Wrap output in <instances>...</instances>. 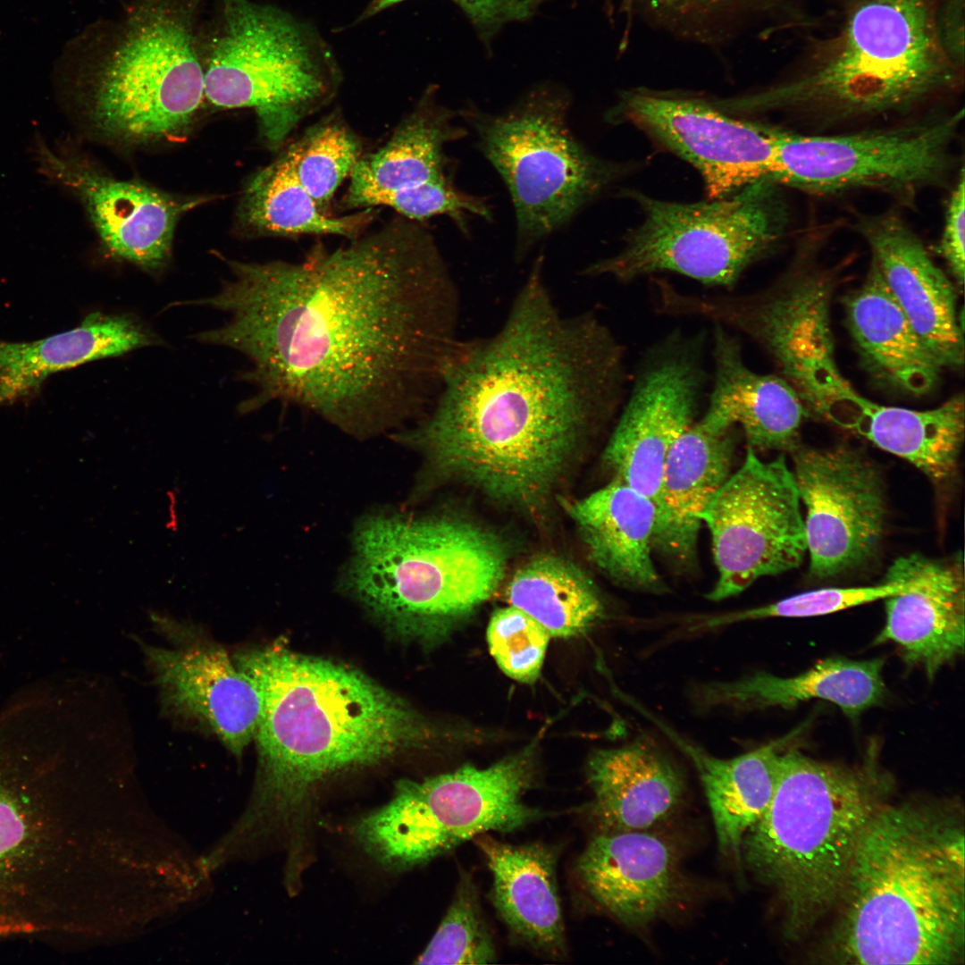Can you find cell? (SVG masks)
Instances as JSON below:
<instances>
[{
	"label": "cell",
	"mask_w": 965,
	"mask_h": 965,
	"mask_svg": "<svg viewBox=\"0 0 965 965\" xmlns=\"http://www.w3.org/2000/svg\"><path fill=\"white\" fill-rule=\"evenodd\" d=\"M350 240L299 261L230 262L218 294L185 302L230 315L194 338L248 358L255 393L240 414L278 403L367 438L431 406L459 340V294L436 241L405 217Z\"/></svg>",
	"instance_id": "6da1fadb"
},
{
	"label": "cell",
	"mask_w": 965,
	"mask_h": 965,
	"mask_svg": "<svg viewBox=\"0 0 965 965\" xmlns=\"http://www.w3.org/2000/svg\"><path fill=\"white\" fill-rule=\"evenodd\" d=\"M625 353L592 312L564 315L535 260L492 336L461 341L415 426L395 438L441 472L531 508L624 399Z\"/></svg>",
	"instance_id": "7a4b0ae2"
},
{
	"label": "cell",
	"mask_w": 965,
	"mask_h": 965,
	"mask_svg": "<svg viewBox=\"0 0 965 965\" xmlns=\"http://www.w3.org/2000/svg\"><path fill=\"white\" fill-rule=\"evenodd\" d=\"M232 659L261 698L258 776L243 829L284 833L293 847L320 785L437 738L407 701L352 667L279 643Z\"/></svg>",
	"instance_id": "3957f363"
},
{
	"label": "cell",
	"mask_w": 965,
	"mask_h": 965,
	"mask_svg": "<svg viewBox=\"0 0 965 965\" xmlns=\"http://www.w3.org/2000/svg\"><path fill=\"white\" fill-rule=\"evenodd\" d=\"M57 686L0 714V941L57 944L80 925L88 857Z\"/></svg>",
	"instance_id": "277c9868"
},
{
	"label": "cell",
	"mask_w": 965,
	"mask_h": 965,
	"mask_svg": "<svg viewBox=\"0 0 965 965\" xmlns=\"http://www.w3.org/2000/svg\"><path fill=\"white\" fill-rule=\"evenodd\" d=\"M964 883V831L956 815L884 803L855 851L832 958L844 964L959 963Z\"/></svg>",
	"instance_id": "5b68a950"
},
{
	"label": "cell",
	"mask_w": 965,
	"mask_h": 965,
	"mask_svg": "<svg viewBox=\"0 0 965 965\" xmlns=\"http://www.w3.org/2000/svg\"><path fill=\"white\" fill-rule=\"evenodd\" d=\"M885 778L871 761L846 767L797 749L780 753L774 796L747 831L742 861L775 893L785 930L797 936L841 899L855 851L884 804Z\"/></svg>",
	"instance_id": "8992f818"
},
{
	"label": "cell",
	"mask_w": 965,
	"mask_h": 965,
	"mask_svg": "<svg viewBox=\"0 0 965 965\" xmlns=\"http://www.w3.org/2000/svg\"><path fill=\"white\" fill-rule=\"evenodd\" d=\"M927 0H856L844 22L794 79L738 100L834 122L908 111L958 86Z\"/></svg>",
	"instance_id": "52a82bcc"
},
{
	"label": "cell",
	"mask_w": 965,
	"mask_h": 965,
	"mask_svg": "<svg viewBox=\"0 0 965 965\" xmlns=\"http://www.w3.org/2000/svg\"><path fill=\"white\" fill-rule=\"evenodd\" d=\"M347 584L393 633L442 640L496 591L507 562L499 537L448 517L376 515L355 533Z\"/></svg>",
	"instance_id": "ba28073f"
},
{
	"label": "cell",
	"mask_w": 965,
	"mask_h": 965,
	"mask_svg": "<svg viewBox=\"0 0 965 965\" xmlns=\"http://www.w3.org/2000/svg\"><path fill=\"white\" fill-rule=\"evenodd\" d=\"M204 0H130L80 76L91 127L128 145L179 140L205 100Z\"/></svg>",
	"instance_id": "9c48e42d"
},
{
	"label": "cell",
	"mask_w": 965,
	"mask_h": 965,
	"mask_svg": "<svg viewBox=\"0 0 965 965\" xmlns=\"http://www.w3.org/2000/svg\"><path fill=\"white\" fill-rule=\"evenodd\" d=\"M202 33L205 100L250 108L264 143L276 149L298 123L336 96L342 73L328 42L309 22L270 4L217 0Z\"/></svg>",
	"instance_id": "30bf717a"
},
{
	"label": "cell",
	"mask_w": 965,
	"mask_h": 965,
	"mask_svg": "<svg viewBox=\"0 0 965 965\" xmlns=\"http://www.w3.org/2000/svg\"><path fill=\"white\" fill-rule=\"evenodd\" d=\"M535 774L533 743L486 768L402 780L385 805L356 821L353 835L385 868H415L490 831L512 832L549 815L524 801Z\"/></svg>",
	"instance_id": "8fae6325"
},
{
	"label": "cell",
	"mask_w": 965,
	"mask_h": 965,
	"mask_svg": "<svg viewBox=\"0 0 965 965\" xmlns=\"http://www.w3.org/2000/svg\"><path fill=\"white\" fill-rule=\"evenodd\" d=\"M778 185L764 179L737 194L694 204L634 194L642 222L626 235L617 253L588 265L583 273L629 282L669 272L732 289L785 233L789 214Z\"/></svg>",
	"instance_id": "7c38bea8"
},
{
	"label": "cell",
	"mask_w": 965,
	"mask_h": 965,
	"mask_svg": "<svg viewBox=\"0 0 965 965\" xmlns=\"http://www.w3.org/2000/svg\"><path fill=\"white\" fill-rule=\"evenodd\" d=\"M569 107L563 90L540 86L499 114L459 111L508 189L516 257L567 223L614 176L573 135Z\"/></svg>",
	"instance_id": "4fadbf2b"
},
{
	"label": "cell",
	"mask_w": 965,
	"mask_h": 965,
	"mask_svg": "<svg viewBox=\"0 0 965 965\" xmlns=\"http://www.w3.org/2000/svg\"><path fill=\"white\" fill-rule=\"evenodd\" d=\"M801 251L773 285L739 295L682 292L658 281L656 307L673 316L700 317L734 329L760 345L817 415L850 382L839 371L830 325L833 279Z\"/></svg>",
	"instance_id": "5bb4252c"
},
{
	"label": "cell",
	"mask_w": 965,
	"mask_h": 965,
	"mask_svg": "<svg viewBox=\"0 0 965 965\" xmlns=\"http://www.w3.org/2000/svg\"><path fill=\"white\" fill-rule=\"evenodd\" d=\"M962 119L961 109L923 122L842 135L771 128L773 180L811 193L868 189L909 200L951 172V146Z\"/></svg>",
	"instance_id": "9a60e30c"
},
{
	"label": "cell",
	"mask_w": 965,
	"mask_h": 965,
	"mask_svg": "<svg viewBox=\"0 0 965 965\" xmlns=\"http://www.w3.org/2000/svg\"><path fill=\"white\" fill-rule=\"evenodd\" d=\"M717 578L712 601L736 596L764 576L798 567L807 551L801 500L785 456L765 461L748 447L743 462L701 516Z\"/></svg>",
	"instance_id": "2e32d148"
},
{
	"label": "cell",
	"mask_w": 965,
	"mask_h": 965,
	"mask_svg": "<svg viewBox=\"0 0 965 965\" xmlns=\"http://www.w3.org/2000/svg\"><path fill=\"white\" fill-rule=\"evenodd\" d=\"M705 338L676 331L647 349L603 450L614 478L654 504L669 450L694 422L703 395Z\"/></svg>",
	"instance_id": "e0dca14e"
},
{
	"label": "cell",
	"mask_w": 965,
	"mask_h": 965,
	"mask_svg": "<svg viewBox=\"0 0 965 965\" xmlns=\"http://www.w3.org/2000/svg\"><path fill=\"white\" fill-rule=\"evenodd\" d=\"M803 518L810 573L826 579L856 569L878 550L885 522L879 471L857 449L803 446L791 452Z\"/></svg>",
	"instance_id": "ac0fdd59"
},
{
	"label": "cell",
	"mask_w": 965,
	"mask_h": 965,
	"mask_svg": "<svg viewBox=\"0 0 965 965\" xmlns=\"http://www.w3.org/2000/svg\"><path fill=\"white\" fill-rule=\"evenodd\" d=\"M608 117L634 124L692 164L710 198L773 180L771 127L734 119L701 100L646 89L623 94Z\"/></svg>",
	"instance_id": "d6986e66"
},
{
	"label": "cell",
	"mask_w": 965,
	"mask_h": 965,
	"mask_svg": "<svg viewBox=\"0 0 965 965\" xmlns=\"http://www.w3.org/2000/svg\"><path fill=\"white\" fill-rule=\"evenodd\" d=\"M168 645L143 644L166 708L198 722L234 755L255 739L261 698L253 680L226 650L193 625L152 615Z\"/></svg>",
	"instance_id": "ffe728a7"
},
{
	"label": "cell",
	"mask_w": 965,
	"mask_h": 965,
	"mask_svg": "<svg viewBox=\"0 0 965 965\" xmlns=\"http://www.w3.org/2000/svg\"><path fill=\"white\" fill-rule=\"evenodd\" d=\"M36 155L40 171L79 198L109 252L147 271L167 263L180 216L200 202L114 179L86 159L44 142L38 144Z\"/></svg>",
	"instance_id": "44dd1931"
},
{
	"label": "cell",
	"mask_w": 965,
	"mask_h": 965,
	"mask_svg": "<svg viewBox=\"0 0 965 965\" xmlns=\"http://www.w3.org/2000/svg\"><path fill=\"white\" fill-rule=\"evenodd\" d=\"M576 873L601 910L634 930L681 908L692 894L679 848L654 829L598 832L580 855Z\"/></svg>",
	"instance_id": "7402d4cb"
},
{
	"label": "cell",
	"mask_w": 965,
	"mask_h": 965,
	"mask_svg": "<svg viewBox=\"0 0 965 965\" xmlns=\"http://www.w3.org/2000/svg\"><path fill=\"white\" fill-rule=\"evenodd\" d=\"M876 267L913 329L943 368L964 363V337L952 282L915 232L896 214L858 222Z\"/></svg>",
	"instance_id": "603a6c76"
},
{
	"label": "cell",
	"mask_w": 965,
	"mask_h": 965,
	"mask_svg": "<svg viewBox=\"0 0 965 965\" xmlns=\"http://www.w3.org/2000/svg\"><path fill=\"white\" fill-rule=\"evenodd\" d=\"M894 563L910 580L885 600V623L875 643L893 642L928 679L964 650L965 579L961 553L931 558L913 553Z\"/></svg>",
	"instance_id": "cb8c5ba5"
},
{
	"label": "cell",
	"mask_w": 965,
	"mask_h": 965,
	"mask_svg": "<svg viewBox=\"0 0 965 965\" xmlns=\"http://www.w3.org/2000/svg\"><path fill=\"white\" fill-rule=\"evenodd\" d=\"M713 385L701 421L722 430L741 428L755 451L791 452L810 415L794 388L782 376L758 373L743 360L739 340L714 324Z\"/></svg>",
	"instance_id": "d4e9b609"
},
{
	"label": "cell",
	"mask_w": 965,
	"mask_h": 965,
	"mask_svg": "<svg viewBox=\"0 0 965 965\" xmlns=\"http://www.w3.org/2000/svg\"><path fill=\"white\" fill-rule=\"evenodd\" d=\"M586 777L593 794L589 811L598 832L653 830L674 818L684 801L682 771L642 736L592 751Z\"/></svg>",
	"instance_id": "484cf974"
},
{
	"label": "cell",
	"mask_w": 965,
	"mask_h": 965,
	"mask_svg": "<svg viewBox=\"0 0 965 965\" xmlns=\"http://www.w3.org/2000/svg\"><path fill=\"white\" fill-rule=\"evenodd\" d=\"M734 429L694 421L667 457L655 502L653 546L677 566L692 564L701 514L732 473Z\"/></svg>",
	"instance_id": "4316f807"
},
{
	"label": "cell",
	"mask_w": 965,
	"mask_h": 965,
	"mask_svg": "<svg viewBox=\"0 0 965 965\" xmlns=\"http://www.w3.org/2000/svg\"><path fill=\"white\" fill-rule=\"evenodd\" d=\"M963 394L928 410L884 406L858 393L852 385L821 408L818 415L878 448L904 458L936 484L957 472L964 441Z\"/></svg>",
	"instance_id": "83f0119b"
},
{
	"label": "cell",
	"mask_w": 965,
	"mask_h": 965,
	"mask_svg": "<svg viewBox=\"0 0 965 965\" xmlns=\"http://www.w3.org/2000/svg\"><path fill=\"white\" fill-rule=\"evenodd\" d=\"M473 840L492 876L491 902L511 935L543 955L565 957L557 851L538 843H503L486 834Z\"/></svg>",
	"instance_id": "f1b7e54d"
},
{
	"label": "cell",
	"mask_w": 965,
	"mask_h": 965,
	"mask_svg": "<svg viewBox=\"0 0 965 965\" xmlns=\"http://www.w3.org/2000/svg\"><path fill=\"white\" fill-rule=\"evenodd\" d=\"M566 508L591 560L608 579L632 591L665 592L652 558L656 507L650 499L614 478Z\"/></svg>",
	"instance_id": "f546056e"
},
{
	"label": "cell",
	"mask_w": 965,
	"mask_h": 965,
	"mask_svg": "<svg viewBox=\"0 0 965 965\" xmlns=\"http://www.w3.org/2000/svg\"><path fill=\"white\" fill-rule=\"evenodd\" d=\"M843 303L860 364L875 383L914 397L929 394L936 388L944 368L872 264L864 282Z\"/></svg>",
	"instance_id": "4dcf8cb0"
},
{
	"label": "cell",
	"mask_w": 965,
	"mask_h": 965,
	"mask_svg": "<svg viewBox=\"0 0 965 965\" xmlns=\"http://www.w3.org/2000/svg\"><path fill=\"white\" fill-rule=\"evenodd\" d=\"M884 659L853 660L831 657L792 677L756 672L732 681H716L694 687L693 701L701 708H792L812 699L825 700L855 717L878 705L885 697Z\"/></svg>",
	"instance_id": "1f68e13d"
},
{
	"label": "cell",
	"mask_w": 965,
	"mask_h": 965,
	"mask_svg": "<svg viewBox=\"0 0 965 965\" xmlns=\"http://www.w3.org/2000/svg\"><path fill=\"white\" fill-rule=\"evenodd\" d=\"M458 117L459 111L439 103L436 87H429L386 144L362 156L350 176L347 205L359 207L375 193L454 182L445 147L467 135L455 122Z\"/></svg>",
	"instance_id": "d6a6232c"
},
{
	"label": "cell",
	"mask_w": 965,
	"mask_h": 965,
	"mask_svg": "<svg viewBox=\"0 0 965 965\" xmlns=\"http://www.w3.org/2000/svg\"><path fill=\"white\" fill-rule=\"evenodd\" d=\"M635 708L657 724L692 762L707 797L719 852L742 868L743 837L774 796L780 750L791 735L740 756L721 759L692 744L641 705Z\"/></svg>",
	"instance_id": "836d02e7"
},
{
	"label": "cell",
	"mask_w": 965,
	"mask_h": 965,
	"mask_svg": "<svg viewBox=\"0 0 965 965\" xmlns=\"http://www.w3.org/2000/svg\"><path fill=\"white\" fill-rule=\"evenodd\" d=\"M155 341L130 316L101 313L90 314L73 329L40 340H0V407L34 397L55 373Z\"/></svg>",
	"instance_id": "e575fe53"
},
{
	"label": "cell",
	"mask_w": 965,
	"mask_h": 965,
	"mask_svg": "<svg viewBox=\"0 0 965 965\" xmlns=\"http://www.w3.org/2000/svg\"><path fill=\"white\" fill-rule=\"evenodd\" d=\"M508 604L536 620L551 637L587 634L606 617L593 581L574 563L541 555L524 564L506 587Z\"/></svg>",
	"instance_id": "d590c367"
},
{
	"label": "cell",
	"mask_w": 965,
	"mask_h": 965,
	"mask_svg": "<svg viewBox=\"0 0 965 965\" xmlns=\"http://www.w3.org/2000/svg\"><path fill=\"white\" fill-rule=\"evenodd\" d=\"M239 216L247 229L260 235H334L351 239L360 236L373 213L372 208L343 216L323 212L280 156L249 180Z\"/></svg>",
	"instance_id": "8d00e7d4"
},
{
	"label": "cell",
	"mask_w": 965,
	"mask_h": 965,
	"mask_svg": "<svg viewBox=\"0 0 965 965\" xmlns=\"http://www.w3.org/2000/svg\"><path fill=\"white\" fill-rule=\"evenodd\" d=\"M281 156L317 206L330 214L334 193L350 178L362 147L357 136L333 115L306 130Z\"/></svg>",
	"instance_id": "74e56055"
},
{
	"label": "cell",
	"mask_w": 965,
	"mask_h": 965,
	"mask_svg": "<svg viewBox=\"0 0 965 965\" xmlns=\"http://www.w3.org/2000/svg\"><path fill=\"white\" fill-rule=\"evenodd\" d=\"M496 959L495 943L477 888L471 876L462 872L452 902L416 963L477 965L492 963Z\"/></svg>",
	"instance_id": "f35d334b"
},
{
	"label": "cell",
	"mask_w": 965,
	"mask_h": 965,
	"mask_svg": "<svg viewBox=\"0 0 965 965\" xmlns=\"http://www.w3.org/2000/svg\"><path fill=\"white\" fill-rule=\"evenodd\" d=\"M907 575L893 563L884 582L874 586L823 588L793 595L764 606L710 616L697 622L694 630L716 629L734 623L768 617H810L885 600L904 590Z\"/></svg>",
	"instance_id": "ab89813d"
},
{
	"label": "cell",
	"mask_w": 965,
	"mask_h": 965,
	"mask_svg": "<svg viewBox=\"0 0 965 965\" xmlns=\"http://www.w3.org/2000/svg\"><path fill=\"white\" fill-rule=\"evenodd\" d=\"M550 638L536 620L510 605L496 609L486 629L489 650L498 667L526 684L539 678Z\"/></svg>",
	"instance_id": "60d3db41"
},
{
	"label": "cell",
	"mask_w": 965,
	"mask_h": 965,
	"mask_svg": "<svg viewBox=\"0 0 965 965\" xmlns=\"http://www.w3.org/2000/svg\"><path fill=\"white\" fill-rule=\"evenodd\" d=\"M965 173L961 167L948 199L938 252L955 281L963 285L965 272Z\"/></svg>",
	"instance_id": "b9f144b4"
},
{
	"label": "cell",
	"mask_w": 965,
	"mask_h": 965,
	"mask_svg": "<svg viewBox=\"0 0 965 965\" xmlns=\"http://www.w3.org/2000/svg\"><path fill=\"white\" fill-rule=\"evenodd\" d=\"M964 10L965 0H944L936 29L942 49L950 62L964 70Z\"/></svg>",
	"instance_id": "7bdbcfd3"
},
{
	"label": "cell",
	"mask_w": 965,
	"mask_h": 965,
	"mask_svg": "<svg viewBox=\"0 0 965 965\" xmlns=\"http://www.w3.org/2000/svg\"><path fill=\"white\" fill-rule=\"evenodd\" d=\"M624 3H625V7L627 9V11H630L632 0H624Z\"/></svg>",
	"instance_id": "ee69618b"
}]
</instances>
